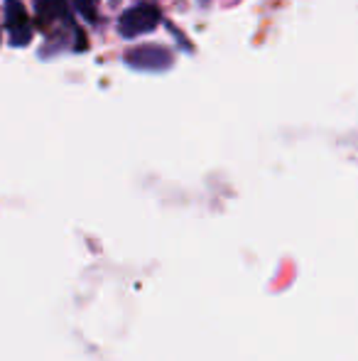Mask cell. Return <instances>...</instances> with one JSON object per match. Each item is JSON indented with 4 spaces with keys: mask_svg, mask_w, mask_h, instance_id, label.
Listing matches in <instances>:
<instances>
[{
    "mask_svg": "<svg viewBox=\"0 0 358 361\" xmlns=\"http://www.w3.org/2000/svg\"><path fill=\"white\" fill-rule=\"evenodd\" d=\"M5 25L15 47H25L32 39V23L20 0H5Z\"/></svg>",
    "mask_w": 358,
    "mask_h": 361,
    "instance_id": "obj_2",
    "label": "cell"
},
{
    "mask_svg": "<svg viewBox=\"0 0 358 361\" xmlns=\"http://www.w3.org/2000/svg\"><path fill=\"white\" fill-rule=\"evenodd\" d=\"M125 62H128L133 69L160 72V69H165V67L172 64V54H170V49L160 47V44H145V47L125 52Z\"/></svg>",
    "mask_w": 358,
    "mask_h": 361,
    "instance_id": "obj_3",
    "label": "cell"
},
{
    "mask_svg": "<svg viewBox=\"0 0 358 361\" xmlns=\"http://www.w3.org/2000/svg\"><path fill=\"white\" fill-rule=\"evenodd\" d=\"M79 8V13L84 15V18L94 20L96 18V10H98V0H74Z\"/></svg>",
    "mask_w": 358,
    "mask_h": 361,
    "instance_id": "obj_5",
    "label": "cell"
},
{
    "mask_svg": "<svg viewBox=\"0 0 358 361\" xmlns=\"http://www.w3.org/2000/svg\"><path fill=\"white\" fill-rule=\"evenodd\" d=\"M69 18L67 0H37V20L42 27H52Z\"/></svg>",
    "mask_w": 358,
    "mask_h": 361,
    "instance_id": "obj_4",
    "label": "cell"
},
{
    "mask_svg": "<svg viewBox=\"0 0 358 361\" xmlns=\"http://www.w3.org/2000/svg\"><path fill=\"white\" fill-rule=\"evenodd\" d=\"M160 25V10L155 5H135L120 18L118 30L123 37H140L145 32H153Z\"/></svg>",
    "mask_w": 358,
    "mask_h": 361,
    "instance_id": "obj_1",
    "label": "cell"
}]
</instances>
